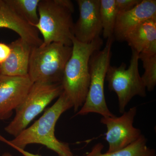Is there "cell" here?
<instances>
[{
    "label": "cell",
    "instance_id": "cell-1",
    "mask_svg": "<svg viewBox=\"0 0 156 156\" xmlns=\"http://www.w3.org/2000/svg\"><path fill=\"white\" fill-rule=\"evenodd\" d=\"M73 106L72 102L63 91L56 102L33 125L11 140L0 134V141L22 149L29 144H41L55 152L58 156H74L68 144L58 140L55 135V126L58 119Z\"/></svg>",
    "mask_w": 156,
    "mask_h": 156
},
{
    "label": "cell",
    "instance_id": "cell-2",
    "mask_svg": "<svg viewBox=\"0 0 156 156\" xmlns=\"http://www.w3.org/2000/svg\"><path fill=\"white\" fill-rule=\"evenodd\" d=\"M72 52L66 65L61 85L73 104L75 112L84 104L90 84L89 62L93 53L100 50L103 44L99 37L88 44L79 42L73 36Z\"/></svg>",
    "mask_w": 156,
    "mask_h": 156
},
{
    "label": "cell",
    "instance_id": "cell-3",
    "mask_svg": "<svg viewBox=\"0 0 156 156\" xmlns=\"http://www.w3.org/2000/svg\"><path fill=\"white\" fill-rule=\"evenodd\" d=\"M74 7L69 0H40L39 21L34 26L43 37V44L57 43L72 47Z\"/></svg>",
    "mask_w": 156,
    "mask_h": 156
},
{
    "label": "cell",
    "instance_id": "cell-4",
    "mask_svg": "<svg viewBox=\"0 0 156 156\" xmlns=\"http://www.w3.org/2000/svg\"><path fill=\"white\" fill-rule=\"evenodd\" d=\"M72 52V47L60 43L33 47L28 73L30 80L34 83H61Z\"/></svg>",
    "mask_w": 156,
    "mask_h": 156
},
{
    "label": "cell",
    "instance_id": "cell-5",
    "mask_svg": "<svg viewBox=\"0 0 156 156\" xmlns=\"http://www.w3.org/2000/svg\"><path fill=\"white\" fill-rule=\"evenodd\" d=\"M114 39H108L105 48L102 50L96 51L90 57L89 91L84 104L76 115H85L94 113L102 117L115 116L108 107L104 94L105 81L110 66L112 47Z\"/></svg>",
    "mask_w": 156,
    "mask_h": 156
},
{
    "label": "cell",
    "instance_id": "cell-6",
    "mask_svg": "<svg viewBox=\"0 0 156 156\" xmlns=\"http://www.w3.org/2000/svg\"><path fill=\"white\" fill-rule=\"evenodd\" d=\"M63 91L61 83H34L24 100L15 110V117L5 128V131L17 136Z\"/></svg>",
    "mask_w": 156,
    "mask_h": 156
},
{
    "label": "cell",
    "instance_id": "cell-7",
    "mask_svg": "<svg viewBox=\"0 0 156 156\" xmlns=\"http://www.w3.org/2000/svg\"><path fill=\"white\" fill-rule=\"evenodd\" d=\"M132 50L130 65L126 69L124 62L119 66H110L106 79L109 89L116 94L119 101V111L123 114L132 98L135 96L145 97L146 87L138 69L139 53Z\"/></svg>",
    "mask_w": 156,
    "mask_h": 156
},
{
    "label": "cell",
    "instance_id": "cell-8",
    "mask_svg": "<svg viewBox=\"0 0 156 156\" xmlns=\"http://www.w3.org/2000/svg\"><path fill=\"white\" fill-rule=\"evenodd\" d=\"M137 112L136 107L124 112L120 117H102L101 124L107 128L105 140L108 144L107 152L120 150L136 141L141 135V131L133 126Z\"/></svg>",
    "mask_w": 156,
    "mask_h": 156
},
{
    "label": "cell",
    "instance_id": "cell-9",
    "mask_svg": "<svg viewBox=\"0 0 156 156\" xmlns=\"http://www.w3.org/2000/svg\"><path fill=\"white\" fill-rule=\"evenodd\" d=\"M33 83L28 75H0V120L11 117L13 111L24 100Z\"/></svg>",
    "mask_w": 156,
    "mask_h": 156
},
{
    "label": "cell",
    "instance_id": "cell-10",
    "mask_svg": "<svg viewBox=\"0 0 156 156\" xmlns=\"http://www.w3.org/2000/svg\"><path fill=\"white\" fill-rule=\"evenodd\" d=\"M80 16L74 24L73 34L78 41L88 44L100 37L102 31L100 0H77Z\"/></svg>",
    "mask_w": 156,
    "mask_h": 156
},
{
    "label": "cell",
    "instance_id": "cell-11",
    "mask_svg": "<svg viewBox=\"0 0 156 156\" xmlns=\"http://www.w3.org/2000/svg\"><path fill=\"white\" fill-rule=\"evenodd\" d=\"M155 17H156V0H142L130 11L117 15L114 38L119 41H124L128 34L137 26Z\"/></svg>",
    "mask_w": 156,
    "mask_h": 156
},
{
    "label": "cell",
    "instance_id": "cell-12",
    "mask_svg": "<svg viewBox=\"0 0 156 156\" xmlns=\"http://www.w3.org/2000/svg\"><path fill=\"white\" fill-rule=\"evenodd\" d=\"M0 28L14 31L20 38L32 47L43 44L38 31L18 15L5 0H0Z\"/></svg>",
    "mask_w": 156,
    "mask_h": 156
},
{
    "label": "cell",
    "instance_id": "cell-13",
    "mask_svg": "<svg viewBox=\"0 0 156 156\" xmlns=\"http://www.w3.org/2000/svg\"><path fill=\"white\" fill-rule=\"evenodd\" d=\"M11 51L5 61L0 64V75L10 76L28 75L32 46L19 38L9 44Z\"/></svg>",
    "mask_w": 156,
    "mask_h": 156
},
{
    "label": "cell",
    "instance_id": "cell-14",
    "mask_svg": "<svg viewBox=\"0 0 156 156\" xmlns=\"http://www.w3.org/2000/svg\"><path fill=\"white\" fill-rule=\"evenodd\" d=\"M125 41L139 54H156V17L137 26L128 34Z\"/></svg>",
    "mask_w": 156,
    "mask_h": 156
},
{
    "label": "cell",
    "instance_id": "cell-15",
    "mask_svg": "<svg viewBox=\"0 0 156 156\" xmlns=\"http://www.w3.org/2000/svg\"><path fill=\"white\" fill-rule=\"evenodd\" d=\"M147 140L141 134L138 139L126 147L113 152L102 153L104 146L98 143L83 156H156L155 150L147 146Z\"/></svg>",
    "mask_w": 156,
    "mask_h": 156
},
{
    "label": "cell",
    "instance_id": "cell-16",
    "mask_svg": "<svg viewBox=\"0 0 156 156\" xmlns=\"http://www.w3.org/2000/svg\"><path fill=\"white\" fill-rule=\"evenodd\" d=\"M117 15L115 0H100V18L104 38L114 37V34Z\"/></svg>",
    "mask_w": 156,
    "mask_h": 156
},
{
    "label": "cell",
    "instance_id": "cell-17",
    "mask_svg": "<svg viewBox=\"0 0 156 156\" xmlns=\"http://www.w3.org/2000/svg\"><path fill=\"white\" fill-rule=\"evenodd\" d=\"M10 7L30 25L39 21L38 7L40 0H5Z\"/></svg>",
    "mask_w": 156,
    "mask_h": 156
},
{
    "label": "cell",
    "instance_id": "cell-18",
    "mask_svg": "<svg viewBox=\"0 0 156 156\" xmlns=\"http://www.w3.org/2000/svg\"><path fill=\"white\" fill-rule=\"evenodd\" d=\"M144 72L141 76L144 84L149 92L153 91L156 85V54L139 53Z\"/></svg>",
    "mask_w": 156,
    "mask_h": 156
},
{
    "label": "cell",
    "instance_id": "cell-19",
    "mask_svg": "<svg viewBox=\"0 0 156 156\" xmlns=\"http://www.w3.org/2000/svg\"><path fill=\"white\" fill-rule=\"evenodd\" d=\"M142 0H115L118 14L130 11L139 4Z\"/></svg>",
    "mask_w": 156,
    "mask_h": 156
},
{
    "label": "cell",
    "instance_id": "cell-20",
    "mask_svg": "<svg viewBox=\"0 0 156 156\" xmlns=\"http://www.w3.org/2000/svg\"><path fill=\"white\" fill-rule=\"evenodd\" d=\"M11 51V48L9 45L0 43V64L5 61Z\"/></svg>",
    "mask_w": 156,
    "mask_h": 156
},
{
    "label": "cell",
    "instance_id": "cell-21",
    "mask_svg": "<svg viewBox=\"0 0 156 156\" xmlns=\"http://www.w3.org/2000/svg\"><path fill=\"white\" fill-rule=\"evenodd\" d=\"M9 146L11 147H13L14 149L17 150V151L19 152L20 154H22L24 156H41L37 154H35L31 153L30 152L25 151V149H22L20 148L17 147L15 146L12 145V144H9Z\"/></svg>",
    "mask_w": 156,
    "mask_h": 156
},
{
    "label": "cell",
    "instance_id": "cell-22",
    "mask_svg": "<svg viewBox=\"0 0 156 156\" xmlns=\"http://www.w3.org/2000/svg\"><path fill=\"white\" fill-rule=\"evenodd\" d=\"M2 156H13L12 154H11L9 153L6 152L5 153L2 155Z\"/></svg>",
    "mask_w": 156,
    "mask_h": 156
}]
</instances>
